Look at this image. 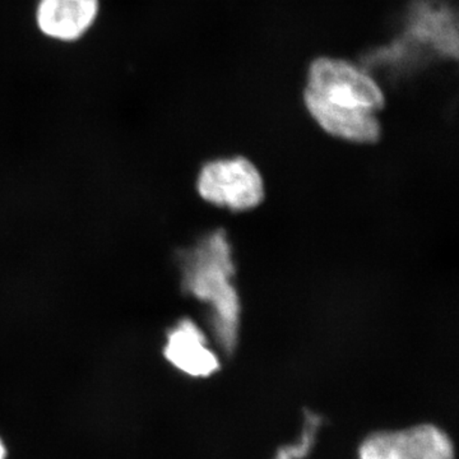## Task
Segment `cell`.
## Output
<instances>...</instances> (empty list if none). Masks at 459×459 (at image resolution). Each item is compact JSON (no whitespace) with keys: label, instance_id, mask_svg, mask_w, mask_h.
Returning a JSON list of instances; mask_svg holds the SVG:
<instances>
[{"label":"cell","instance_id":"obj_1","mask_svg":"<svg viewBox=\"0 0 459 459\" xmlns=\"http://www.w3.org/2000/svg\"><path fill=\"white\" fill-rule=\"evenodd\" d=\"M303 99L307 113L328 134L353 143L379 141L377 115L385 107V92L376 78L355 63L316 56L307 65Z\"/></svg>","mask_w":459,"mask_h":459},{"label":"cell","instance_id":"obj_2","mask_svg":"<svg viewBox=\"0 0 459 459\" xmlns=\"http://www.w3.org/2000/svg\"><path fill=\"white\" fill-rule=\"evenodd\" d=\"M181 268L184 290L212 307L217 342L230 355L237 347L240 305L231 283L235 268L225 232H214L184 253Z\"/></svg>","mask_w":459,"mask_h":459},{"label":"cell","instance_id":"obj_3","mask_svg":"<svg viewBox=\"0 0 459 459\" xmlns=\"http://www.w3.org/2000/svg\"><path fill=\"white\" fill-rule=\"evenodd\" d=\"M198 192L204 201L231 211L252 210L264 198L261 174L244 157L205 165L199 174Z\"/></svg>","mask_w":459,"mask_h":459},{"label":"cell","instance_id":"obj_4","mask_svg":"<svg viewBox=\"0 0 459 459\" xmlns=\"http://www.w3.org/2000/svg\"><path fill=\"white\" fill-rule=\"evenodd\" d=\"M358 455L359 459H455V448L443 429L420 424L368 435Z\"/></svg>","mask_w":459,"mask_h":459},{"label":"cell","instance_id":"obj_5","mask_svg":"<svg viewBox=\"0 0 459 459\" xmlns=\"http://www.w3.org/2000/svg\"><path fill=\"white\" fill-rule=\"evenodd\" d=\"M101 12L102 0H35L32 22L44 40L71 47L89 38Z\"/></svg>","mask_w":459,"mask_h":459},{"label":"cell","instance_id":"obj_6","mask_svg":"<svg viewBox=\"0 0 459 459\" xmlns=\"http://www.w3.org/2000/svg\"><path fill=\"white\" fill-rule=\"evenodd\" d=\"M164 356L175 369L190 377H208L221 368L204 332L189 319L181 320L169 332Z\"/></svg>","mask_w":459,"mask_h":459},{"label":"cell","instance_id":"obj_7","mask_svg":"<svg viewBox=\"0 0 459 459\" xmlns=\"http://www.w3.org/2000/svg\"><path fill=\"white\" fill-rule=\"evenodd\" d=\"M322 427V418L316 413L305 411V425L301 439L292 446H285L277 452L274 459H304L313 451L316 434Z\"/></svg>","mask_w":459,"mask_h":459},{"label":"cell","instance_id":"obj_8","mask_svg":"<svg viewBox=\"0 0 459 459\" xmlns=\"http://www.w3.org/2000/svg\"><path fill=\"white\" fill-rule=\"evenodd\" d=\"M9 458V448L7 443H5L4 437L0 435V459Z\"/></svg>","mask_w":459,"mask_h":459}]
</instances>
